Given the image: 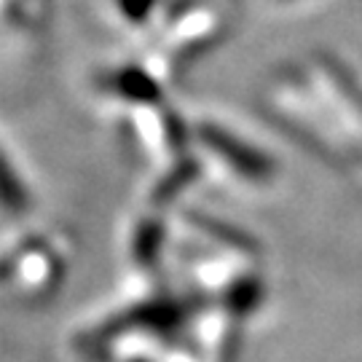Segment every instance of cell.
Segmentation results:
<instances>
[{
	"mask_svg": "<svg viewBox=\"0 0 362 362\" xmlns=\"http://www.w3.org/2000/svg\"><path fill=\"white\" fill-rule=\"evenodd\" d=\"M204 140H207L223 158L233 161V167L239 169V172H245L250 177H263V175H269V161L260 153H255V151H250V148L242 145L239 140H233L231 134H226V132H220V129H207L204 132Z\"/></svg>",
	"mask_w": 362,
	"mask_h": 362,
	"instance_id": "6da1fadb",
	"label": "cell"
},
{
	"mask_svg": "<svg viewBox=\"0 0 362 362\" xmlns=\"http://www.w3.org/2000/svg\"><path fill=\"white\" fill-rule=\"evenodd\" d=\"M25 204H27V194L25 188H22V182L16 180V175L8 169L6 158L0 156V207L8 209V212H19Z\"/></svg>",
	"mask_w": 362,
	"mask_h": 362,
	"instance_id": "7a4b0ae2",
	"label": "cell"
}]
</instances>
